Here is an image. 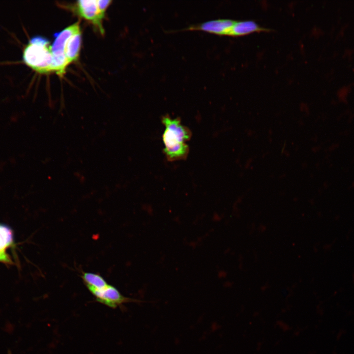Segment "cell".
<instances>
[{
	"mask_svg": "<svg viewBox=\"0 0 354 354\" xmlns=\"http://www.w3.org/2000/svg\"><path fill=\"white\" fill-rule=\"evenodd\" d=\"M162 122L165 126L163 141L167 159L170 161L185 159L189 151L185 143L191 137L190 130L181 124L179 118L172 119L166 116L163 117Z\"/></svg>",
	"mask_w": 354,
	"mask_h": 354,
	"instance_id": "6da1fadb",
	"label": "cell"
},
{
	"mask_svg": "<svg viewBox=\"0 0 354 354\" xmlns=\"http://www.w3.org/2000/svg\"><path fill=\"white\" fill-rule=\"evenodd\" d=\"M264 30V29L252 21H235L230 35L242 36Z\"/></svg>",
	"mask_w": 354,
	"mask_h": 354,
	"instance_id": "9c48e42d",
	"label": "cell"
},
{
	"mask_svg": "<svg viewBox=\"0 0 354 354\" xmlns=\"http://www.w3.org/2000/svg\"><path fill=\"white\" fill-rule=\"evenodd\" d=\"M235 21L229 19L214 20L194 26L188 30H201L220 35H230Z\"/></svg>",
	"mask_w": 354,
	"mask_h": 354,
	"instance_id": "8992f818",
	"label": "cell"
},
{
	"mask_svg": "<svg viewBox=\"0 0 354 354\" xmlns=\"http://www.w3.org/2000/svg\"><path fill=\"white\" fill-rule=\"evenodd\" d=\"M81 41V30L73 34L68 40L64 48V54L69 63L78 59Z\"/></svg>",
	"mask_w": 354,
	"mask_h": 354,
	"instance_id": "ba28073f",
	"label": "cell"
},
{
	"mask_svg": "<svg viewBox=\"0 0 354 354\" xmlns=\"http://www.w3.org/2000/svg\"><path fill=\"white\" fill-rule=\"evenodd\" d=\"M13 243V235L12 230L7 225L0 224V262L11 263L7 250Z\"/></svg>",
	"mask_w": 354,
	"mask_h": 354,
	"instance_id": "52a82bcc",
	"label": "cell"
},
{
	"mask_svg": "<svg viewBox=\"0 0 354 354\" xmlns=\"http://www.w3.org/2000/svg\"><path fill=\"white\" fill-rule=\"evenodd\" d=\"M22 59L28 66L39 73L52 71L51 45L44 37L34 36L29 40L23 51Z\"/></svg>",
	"mask_w": 354,
	"mask_h": 354,
	"instance_id": "7a4b0ae2",
	"label": "cell"
},
{
	"mask_svg": "<svg viewBox=\"0 0 354 354\" xmlns=\"http://www.w3.org/2000/svg\"><path fill=\"white\" fill-rule=\"evenodd\" d=\"M80 30L79 22L68 26L55 35L51 46L53 57L52 71L62 75L69 64L64 54V48L69 38Z\"/></svg>",
	"mask_w": 354,
	"mask_h": 354,
	"instance_id": "3957f363",
	"label": "cell"
},
{
	"mask_svg": "<svg viewBox=\"0 0 354 354\" xmlns=\"http://www.w3.org/2000/svg\"><path fill=\"white\" fill-rule=\"evenodd\" d=\"M81 277L88 291L100 289L108 285L100 275L88 272H82Z\"/></svg>",
	"mask_w": 354,
	"mask_h": 354,
	"instance_id": "30bf717a",
	"label": "cell"
},
{
	"mask_svg": "<svg viewBox=\"0 0 354 354\" xmlns=\"http://www.w3.org/2000/svg\"><path fill=\"white\" fill-rule=\"evenodd\" d=\"M95 300L110 308L115 309L128 302H141L142 301L122 295L115 286L108 284L100 289L89 291Z\"/></svg>",
	"mask_w": 354,
	"mask_h": 354,
	"instance_id": "277c9868",
	"label": "cell"
},
{
	"mask_svg": "<svg viewBox=\"0 0 354 354\" xmlns=\"http://www.w3.org/2000/svg\"><path fill=\"white\" fill-rule=\"evenodd\" d=\"M74 9L80 16L90 22L101 34L104 33L102 20L105 12L100 9L97 0H78Z\"/></svg>",
	"mask_w": 354,
	"mask_h": 354,
	"instance_id": "5b68a950",
	"label": "cell"
}]
</instances>
